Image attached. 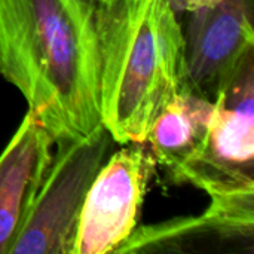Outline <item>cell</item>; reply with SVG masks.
<instances>
[{
    "label": "cell",
    "instance_id": "6da1fadb",
    "mask_svg": "<svg viewBox=\"0 0 254 254\" xmlns=\"http://www.w3.org/2000/svg\"><path fill=\"white\" fill-rule=\"evenodd\" d=\"M98 0H0V76L57 143L101 125Z\"/></svg>",
    "mask_w": 254,
    "mask_h": 254
},
{
    "label": "cell",
    "instance_id": "7a4b0ae2",
    "mask_svg": "<svg viewBox=\"0 0 254 254\" xmlns=\"http://www.w3.org/2000/svg\"><path fill=\"white\" fill-rule=\"evenodd\" d=\"M100 116L119 144H144L188 85L186 37L170 0L98 1Z\"/></svg>",
    "mask_w": 254,
    "mask_h": 254
},
{
    "label": "cell",
    "instance_id": "3957f363",
    "mask_svg": "<svg viewBox=\"0 0 254 254\" xmlns=\"http://www.w3.org/2000/svg\"><path fill=\"white\" fill-rule=\"evenodd\" d=\"M201 152L177 176L211 201L254 199V52L249 54L213 100Z\"/></svg>",
    "mask_w": 254,
    "mask_h": 254
},
{
    "label": "cell",
    "instance_id": "277c9868",
    "mask_svg": "<svg viewBox=\"0 0 254 254\" xmlns=\"http://www.w3.org/2000/svg\"><path fill=\"white\" fill-rule=\"evenodd\" d=\"M112 141L100 125L85 137L58 143L10 254H74L82 208Z\"/></svg>",
    "mask_w": 254,
    "mask_h": 254
},
{
    "label": "cell",
    "instance_id": "5b68a950",
    "mask_svg": "<svg viewBox=\"0 0 254 254\" xmlns=\"http://www.w3.org/2000/svg\"><path fill=\"white\" fill-rule=\"evenodd\" d=\"M155 167L150 150L135 143L106 159L82 208L74 254L116 253L137 229Z\"/></svg>",
    "mask_w": 254,
    "mask_h": 254
},
{
    "label": "cell",
    "instance_id": "8992f818",
    "mask_svg": "<svg viewBox=\"0 0 254 254\" xmlns=\"http://www.w3.org/2000/svg\"><path fill=\"white\" fill-rule=\"evenodd\" d=\"M186 37L188 86L214 100L254 52L252 0H222L192 12Z\"/></svg>",
    "mask_w": 254,
    "mask_h": 254
},
{
    "label": "cell",
    "instance_id": "52a82bcc",
    "mask_svg": "<svg viewBox=\"0 0 254 254\" xmlns=\"http://www.w3.org/2000/svg\"><path fill=\"white\" fill-rule=\"evenodd\" d=\"M52 134L27 110L0 153V254L10 250L52 161Z\"/></svg>",
    "mask_w": 254,
    "mask_h": 254
},
{
    "label": "cell",
    "instance_id": "ba28073f",
    "mask_svg": "<svg viewBox=\"0 0 254 254\" xmlns=\"http://www.w3.org/2000/svg\"><path fill=\"white\" fill-rule=\"evenodd\" d=\"M213 106V100L186 85L150 127L146 138L149 150L156 164L164 165L171 173L174 182L180 171L201 152Z\"/></svg>",
    "mask_w": 254,
    "mask_h": 254
},
{
    "label": "cell",
    "instance_id": "9c48e42d",
    "mask_svg": "<svg viewBox=\"0 0 254 254\" xmlns=\"http://www.w3.org/2000/svg\"><path fill=\"white\" fill-rule=\"evenodd\" d=\"M173 6H179L182 9H186L189 12H195L199 9H207V7H213L217 3H220L222 0H170Z\"/></svg>",
    "mask_w": 254,
    "mask_h": 254
}]
</instances>
